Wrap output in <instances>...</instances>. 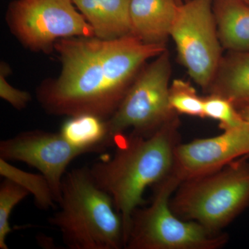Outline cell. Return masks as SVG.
<instances>
[{"instance_id": "23", "label": "cell", "mask_w": 249, "mask_h": 249, "mask_svg": "<svg viewBox=\"0 0 249 249\" xmlns=\"http://www.w3.org/2000/svg\"><path fill=\"white\" fill-rule=\"evenodd\" d=\"M240 1H243L245 4L249 5V0H240Z\"/></svg>"}, {"instance_id": "5", "label": "cell", "mask_w": 249, "mask_h": 249, "mask_svg": "<svg viewBox=\"0 0 249 249\" xmlns=\"http://www.w3.org/2000/svg\"><path fill=\"white\" fill-rule=\"evenodd\" d=\"M181 180L176 174L155 185L150 206L134 211L124 249H218L229 237L224 232L210 231L193 221L175 214L170 201Z\"/></svg>"}, {"instance_id": "3", "label": "cell", "mask_w": 249, "mask_h": 249, "mask_svg": "<svg viewBox=\"0 0 249 249\" xmlns=\"http://www.w3.org/2000/svg\"><path fill=\"white\" fill-rule=\"evenodd\" d=\"M58 205L49 222L69 249L124 248L123 218L111 196L95 182L89 167L67 172Z\"/></svg>"}, {"instance_id": "2", "label": "cell", "mask_w": 249, "mask_h": 249, "mask_svg": "<svg viewBox=\"0 0 249 249\" xmlns=\"http://www.w3.org/2000/svg\"><path fill=\"white\" fill-rule=\"evenodd\" d=\"M178 116L150 136L131 132L116 139L111 158L89 167L95 182L114 201L124 224V245L132 214L145 204L144 193L173 173L175 150L181 143Z\"/></svg>"}, {"instance_id": "11", "label": "cell", "mask_w": 249, "mask_h": 249, "mask_svg": "<svg viewBox=\"0 0 249 249\" xmlns=\"http://www.w3.org/2000/svg\"><path fill=\"white\" fill-rule=\"evenodd\" d=\"M180 5L177 0H130L133 35L145 44L165 45Z\"/></svg>"}, {"instance_id": "16", "label": "cell", "mask_w": 249, "mask_h": 249, "mask_svg": "<svg viewBox=\"0 0 249 249\" xmlns=\"http://www.w3.org/2000/svg\"><path fill=\"white\" fill-rule=\"evenodd\" d=\"M7 160L0 159V175L5 178L18 183L34 196L37 207L48 210L54 207L55 196L49 186L47 178L41 174L36 175L22 171L8 163Z\"/></svg>"}, {"instance_id": "17", "label": "cell", "mask_w": 249, "mask_h": 249, "mask_svg": "<svg viewBox=\"0 0 249 249\" xmlns=\"http://www.w3.org/2000/svg\"><path fill=\"white\" fill-rule=\"evenodd\" d=\"M168 100L170 107L178 115L204 119V97L198 95L190 82L175 79L170 83Z\"/></svg>"}, {"instance_id": "22", "label": "cell", "mask_w": 249, "mask_h": 249, "mask_svg": "<svg viewBox=\"0 0 249 249\" xmlns=\"http://www.w3.org/2000/svg\"><path fill=\"white\" fill-rule=\"evenodd\" d=\"M180 4H182L183 3L186 2L188 0H177Z\"/></svg>"}, {"instance_id": "18", "label": "cell", "mask_w": 249, "mask_h": 249, "mask_svg": "<svg viewBox=\"0 0 249 249\" xmlns=\"http://www.w3.org/2000/svg\"><path fill=\"white\" fill-rule=\"evenodd\" d=\"M30 194L24 187L5 178L0 184V249H9L6 239L12 229L9 219L13 209Z\"/></svg>"}, {"instance_id": "7", "label": "cell", "mask_w": 249, "mask_h": 249, "mask_svg": "<svg viewBox=\"0 0 249 249\" xmlns=\"http://www.w3.org/2000/svg\"><path fill=\"white\" fill-rule=\"evenodd\" d=\"M6 21L19 42L36 52L49 53L60 39L94 36L73 0H16Z\"/></svg>"}, {"instance_id": "14", "label": "cell", "mask_w": 249, "mask_h": 249, "mask_svg": "<svg viewBox=\"0 0 249 249\" xmlns=\"http://www.w3.org/2000/svg\"><path fill=\"white\" fill-rule=\"evenodd\" d=\"M219 41L229 52H249V5L240 0H213Z\"/></svg>"}, {"instance_id": "13", "label": "cell", "mask_w": 249, "mask_h": 249, "mask_svg": "<svg viewBox=\"0 0 249 249\" xmlns=\"http://www.w3.org/2000/svg\"><path fill=\"white\" fill-rule=\"evenodd\" d=\"M208 93L227 98L237 109L249 104V52L223 55Z\"/></svg>"}, {"instance_id": "8", "label": "cell", "mask_w": 249, "mask_h": 249, "mask_svg": "<svg viewBox=\"0 0 249 249\" xmlns=\"http://www.w3.org/2000/svg\"><path fill=\"white\" fill-rule=\"evenodd\" d=\"M213 0H188L178 7L170 31L178 58L193 81L207 91L222 60Z\"/></svg>"}, {"instance_id": "10", "label": "cell", "mask_w": 249, "mask_h": 249, "mask_svg": "<svg viewBox=\"0 0 249 249\" xmlns=\"http://www.w3.org/2000/svg\"><path fill=\"white\" fill-rule=\"evenodd\" d=\"M249 156V123L211 138L179 143L175 150L173 172L181 180L222 169Z\"/></svg>"}, {"instance_id": "6", "label": "cell", "mask_w": 249, "mask_h": 249, "mask_svg": "<svg viewBox=\"0 0 249 249\" xmlns=\"http://www.w3.org/2000/svg\"><path fill=\"white\" fill-rule=\"evenodd\" d=\"M171 71L168 50L142 67L115 113L106 121L111 146L125 131L150 136L178 116L168 100Z\"/></svg>"}, {"instance_id": "24", "label": "cell", "mask_w": 249, "mask_h": 249, "mask_svg": "<svg viewBox=\"0 0 249 249\" xmlns=\"http://www.w3.org/2000/svg\"></svg>"}, {"instance_id": "19", "label": "cell", "mask_w": 249, "mask_h": 249, "mask_svg": "<svg viewBox=\"0 0 249 249\" xmlns=\"http://www.w3.org/2000/svg\"><path fill=\"white\" fill-rule=\"evenodd\" d=\"M204 118L218 121L223 131L239 127L246 122L230 101L214 93L204 97Z\"/></svg>"}, {"instance_id": "9", "label": "cell", "mask_w": 249, "mask_h": 249, "mask_svg": "<svg viewBox=\"0 0 249 249\" xmlns=\"http://www.w3.org/2000/svg\"><path fill=\"white\" fill-rule=\"evenodd\" d=\"M84 154L85 150L72 145L60 132L36 129L0 142V159L23 162L38 170L47 178L58 204L67 167Z\"/></svg>"}, {"instance_id": "20", "label": "cell", "mask_w": 249, "mask_h": 249, "mask_svg": "<svg viewBox=\"0 0 249 249\" xmlns=\"http://www.w3.org/2000/svg\"><path fill=\"white\" fill-rule=\"evenodd\" d=\"M8 67L4 63L1 64L0 72V97L7 101L18 110L24 109L31 101V96L27 91L16 89L6 81V75L9 71H6Z\"/></svg>"}, {"instance_id": "21", "label": "cell", "mask_w": 249, "mask_h": 249, "mask_svg": "<svg viewBox=\"0 0 249 249\" xmlns=\"http://www.w3.org/2000/svg\"><path fill=\"white\" fill-rule=\"evenodd\" d=\"M237 109H238L239 112H240L242 117L243 118L244 120L249 123V104Z\"/></svg>"}, {"instance_id": "1", "label": "cell", "mask_w": 249, "mask_h": 249, "mask_svg": "<svg viewBox=\"0 0 249 249\" xmlns=\"http://www.w3.org/2000/svg\"><path fill=\"white\" fill-rule=\"evenodd\" d=\"M54 49L62 70L58 78L39 88L42 107L53 115L91 114L106 121L146 62L167 50L165 45L145 44L133 35L110 40L68 37L55 42Z\"/></svg>"}, {"instance_id": "12", "label": "cell", "mask_w": 249, "mask_h": 249, "mask_svg": "<svg viewBox=\"0 0 249 249\" xmlns=\"http://www.w3.org/2000/svg\"><path fill=\"white\" fill-rule=\"evenodd\" d=\"M94 37L110 40L133 35L130 0H73ZM134 36V35H133Z\"/></svg>"}, {"instance_id": "15", "label": "cell", "mask_w": 249, "mask_h": 249, "mask_svg": "<svg viewBox=\"0 0 249 249\" xmlns=\"http://www.w3.org/2000/svg\"><path fill=\"white\" fill-rule=\"evenodd\" d=\"M60 133L87 154L103 152L111 147L106 120L91 114L71 116L62 124Z\"/></svg>"}, {"instance_id": "4", "label": "cell", "mask_w": 249, "mask_h": 249, "mask_svg": "<svg viewBox=\"0 0 249 249\" xmlns=\"http://www.w3.org/2000/svg\"><path fill=\"white\" fill-rule=\"evenodd\" d=\"M248 158L242 157L213 173L183 181L170 199L173 212L210 231L222 232L249 206Z\"/></svg>"}]
</instances>
